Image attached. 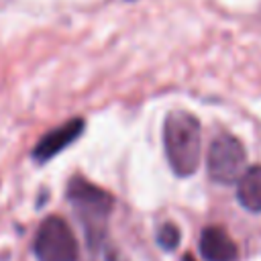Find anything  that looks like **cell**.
Listing matches in <instances>:
<instances>
[{
	"label": "cell",
	"mask_w": 261,
	"mask_h": 261,
	"mask_svg": "<svg viewBox=\"0 0 261 261\" xmlns=\"http://www.w3.org/2000/svg\"><path fill=\"white\" fill-rule=\"evenodd\" d=\"M208 175L216 184H234L245 173L247 153L243 143L232 135H218L208 149Z\"/></svg>",
	"instance_id": "4"
},
{
	"label": "cell",
	"mask_w": 261,
	"mask_h": 261,
	"mask_svg": "<svg viewBox=\"0 0 261 261\" xmlns=\"http://www.w3.org/2000/svg\"><path fill=\"white\" fill-rule=\"evenodd\" d=\"M200 255L204 261H237L239 249L220 226H206L200 234Z\"/></svg>",
	"instance_id": "6"
},
{
	"label": "cell",
	"mask_w": 261,
	"mask_h": 261,
	"mask_svg": "<svg viewBox=\"0 0 261 261\" xmlns=\"http://www.w3.org/2000/svg\"><path fill=\"white\" fill-rule=\"evenodd\" d=\"M84 124H86L84 118H71V120L63 122L61 126L43 135L33 149V159L37 163H45L51 157H55L57 153H61L67 145H71L84 133Z\"/></svg>",
	"instance_id": "5"
},
{
	"label": "cell",
	"mask_w": 261,
	"mask_h": 261,
	"mask_svg": "<svg viewBox=\"0 0 261 261\" xmlns=\"http://www.w3.org/2000/svg\"><path fill=\"white\" fill-rule=\"evenodd\" d=\"M163 145L175 175L188 177L200 163V122L184 110H173L163 122Z\"/></svg>",
	"instance_id": "2"
},
{
	"label": "cell",
	"mask_w": 261,
	"mask_h": 261,
	"mask_svg": "<svg viewBox=\"0 0 261 261\" xmlns=\"http://www.w3.org/2000/svg\"><path fill=\"white\" fill-rule=\"evenodd\" d=\"M67 200L84 228L86 245L108 237V218L114 208V198L86 177H71L67 184Z\"/></svg>",
	"instance_id": "1"
},
{
	"label": "cell",
	"mask_w": 261,
	"mask_h": 261,
	"mask_svg": "<svg viewBox=\"0 0 261 261\" xmlns=\"http://www.w3.org/2000/svg\"><path fill=\"white\" fill-rule=\"evenodd\" d=\"M88 261H130L108 237L88 245Z\"/></svg>",
	"instance_id": "8"
},
{
	"label": "cell",
	"mask_w": 261,
	"mask_h": 261,
	"mask_svg": "<svg viewBox=\"0 0 261 261\" xmlns=\"http://www.w3.org/2000/svg\"><path fill=\"white\" fill-rule=\"evenodd\" d=\"M157 245L165 251H173L179 245V228L173 222H165L157 230Z\"/></svg>",
	"instance_id": "9"
},
{
	"label": "cell",
	"mask_w": 261,
	"mask_h": 261,
	"mask_svg": "<svg viewBox=\"0 0 261 261\" xmlns=\"http://www.w3.org/2000/svg\"><path fill=\"white\" fill-rule=\"evenodd\" d=\"M33 251L37 261H77L80 245L61 216H47L37 228Z\"/></svg>",
	"instance_id": "3"
},
{
	"label": "cell",
	"mask_w": 261,
	"mask_h": 261,
	"mask_svg": "<svg viewBox=\"0 0 261 261\" xmlns=\"http://www.w3.org/2000/svg\"><path fill=\"white\" fill-rule=\"evenodd\" d=\"M237 200L251 212H261V165L245 169L237 181Z\"/></svg>",
	"instance_id": "7"
}]
</instances>
